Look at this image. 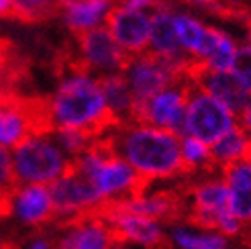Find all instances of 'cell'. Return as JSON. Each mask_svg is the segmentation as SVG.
<instances>
[{
    "instance_id": "obj_1",
    "label": "cell",
    "mask_w": 251,
    "mask_h": 249,
    "mask_svg": "<svg viewBox=\"0 0 251 249\" xmlns=\"http://www.w3.org/2000/svg\"><path fill=\"white\" fill-rule=\"evenodd\" d=\"M112 151L137 172L145 186L180 176V137L141 123L117 124L104 133Z\"/></svg>"
},
{
    "instance_id": "obj_2",
    "label": "cell",
    "mask_w": 251,
    "mask_h": 249,
    "mask_svg": "<svg viewBox=\"0 0 251 249\" xmlns=\"http://www.w3.org/2000/svg\"><path fill=\"white\" fill-rule=\"evenodd\" d=\"M47 102L53 131L74 129L92 137H102L106 131L117 127L108 115L100 84L92 78V74L76 72L61 76L55 94Z\"/></svg>"
},
{
    "instance_id": "obj_3",
    "label": "cell",
    "mask_w": 251,
    "mask_h": 249,
    "mask_svg": "<svg viewBox=\"0 0 251 249\" xmlns=\"http://www.w3.org/2000/svg\"><path fill=\"white\" fill-rule=\"evenodd\" d=\"M72 168L90 180L104 206L119 204L145 188V182L127 161L112 151L104 135L74 159Z\"/></svg>"
},
{
    "instance_id": "obj_4",
    "label": "cell",
    "mask_w": 251,
    "mask_h": 249,
    "mask_svg": "<svg viewBox=\"0 0 251 249\" xmlns=\"http://www.w3.org/2000/svg\"><path fill=\"white\" fill-rule=\"evenodd\" d=\"M17 184L51 186L72 168V159L61 151L53 133L33 135L12 149Z\"/></svg>"
},
{
    "instance_id": "obj_5",
    "label": "cell",
    "mask_w": 251,
    "mask_h": 249,
    "mask_svg": "<svg viewBox=\"0 0 251 249\" xmlns=\"http://www.w3.org/2000/svg\"><path fill=\"white\" fill-rule=\"evenodd\" d=\"M233 127H237V115L233 110L227 108L221 100H217L215 96L192 86L186 104L184 135L194 137V139L206 145H212L223 135H227Z\"/></svg>"
},
{
    "instance_id": "obj_6",
    "label": "cell",
    "mask_w": 251,
    "mask_h": 249,
    "mask_svg": "<svg viewBox=\"0 0 251 249\" xmlns=\"http://www.w3.org/2000/svg\"><path fill=\"white\" fill-rule=\"evenodd\" d=\"M194 82L182 76L174 84H170L168 88L157 92L149 100L135 104V115L133 123L149 124V127H157L170 131L174 135L182 137L184 135V117H186V104L188 96H190Z\"/></svg>"
},
{
    "instance_id": "obj_7",
    "label": "cell",
    "mask_w": 251,
    "mask_h": 249,
    "mask_svg": "<svg viewBox=\"0 0 251 249\" xmlns=\"http://www.w3.org/2000/svg\"><path fill=\"white\" fill-rule=\"evenodd\" d=\"M49 192H51L53 198L55 219H61L66 223L78 221L82 217L98 215L104 208L102 198L98 196L90 180L84 178L74 168H70V172H66L59 180H55L49 186Z\"/></svg>"
},
{
    "instance_id": "obj_8",
    "label": "cell",
    "mask_w": 251,
    "mask_h": 249,
    "mask_svg": "<svg viewBox=\"0 0 251 249\" xmlns=\"http://www.w3.org/2000/svg\"><path fill=\"white\" fill-rule=\"evenodd\" d=\"M123 76L131 88L135 104H141L164 88H168L170 84L182 78L184 74H180L170 61L145 51L141 55H133L129 59Z\"/></svg>"
},
{
    "instance_id": "obj_9",
    "label": "cell",
    "mask_w": 251,
    "mask_h": 249,
    "mask_svg": "<svg viewBox=\"0 0 251 249\" xmlns=\"http://www.w3.org/2000/svg\"><path fill=\"white\" fill-rule=\"evenodd\" d=\"M78 57L84 70L96 72L98 78L123 74L131 55H127L112 39L106 27H98L78 35Z\"/></svg>"
},
{
    "instance_id": "obj_10",
    "label": "cell",
    "mask_w": 251,
    "mask_h": 249,
    "mask_svg": "<svg viewBox=\"0 0 251 249\" xmlns=\"http://www.w3.org/2000/svg\"><path fill=\"white\" fill-rule=\"evenodd\" d=\"M100 215L108 223V227L117 241L131 243V245L145 247V249H155L166 241L168 231L164 229V223L135 215L131 210L123 208L121 204L104 206Z\"/></svg>"
},
{
    "instance_id": "obj_11",
    "label": "cell",
    "mask_w": 251,
    "mask_h": 249,
    "mask_svg": "<svg viewBox=\"0 0 251 249\" xmlns=\"http://www.w3.org/2000/svg\"><path fill=\"white\" fill-rule=\"evenodd\" d=\"M4 215H10L23 227H43L55 219L49 186L17 184L4 196Z\"/></svg>"
},
{
    "instance_id": "obj_12",
    "label": "cell",
    "mask_w": 251,
    "mask_h": 249,
    "mask_svg": "<svg viewBox=\"0 0 251 249\" xmlns=\"http://www.w3.org/2000/svg\"><path fill=\"white\" fill-rule=\"evenodd\" d=\"M227 213H231L229 192L223 176L196 182L188 192V215L192 225L217 231L219 221Z\"/></svg>"
},
{
    "instance_id": "obj_13",
    "label": "cell",
    "mask_w": 251,
    "mask_h": 249,
    "mask_svg": "<svg viewBox=\"0 0 251 249\" xmlns=\"http://www.w3.org/2000/svg\"><path fill=\"white\" fill-rule=\"evenodd\" d=\"M106 29L112 39L127 55H141L149 47L151 35V15L141 10H129L115 4L106 17Z\"/></svg>"
},
{
    "instance_id": "obj_14",
    "label": "cell",
    "mask_w": 251,
    "mask_h": 249,
    "mask_svg": "<svg viewBox=\"0 0 251 249\" xmlns=\"http://www.w3.org/2000/svg\"><path fill=\"white\" fill-rule=\"evenodd\" d=\"M53 243L55 249H115L119 241L104 217L98 213L66 223L64 231Z\"/></svg>"
},
{
    "instance_id": "obj_15",
    "label": "cell",
    "mask_w": 251,
    "mask_h": 249,
    "mask_svg": "<svg viewBox=\"0 0 251 249\" xmlns=\"http://www.w3.org/2000/svg\"><path fill=\"white\" fill-rule=\"evenodd\" d=\"M188 78L194 82L196 88L215 96L227 108H231L235 115L241 113L243 106L251 98L231 72H210V70H204L200 64H194L190 72H188Z\"/></svg>"
},
{
    "instance_id": "obj_16",
    "label": "cell",
    "mask_w": 251,
    "mask_h": 249,
    "mask_svg": "<svg viewBox=\"0 0 251 249\" xmlns=\"http://www.w3.org/2000/svg\"><path fill=\"white\" fill-rule=\"evenodd\" d=\"M223 180L229 192V210L239 221L251 223V157L225 168Z\"/></svg>"
},
{
    "instance_id": "obj_17",
    "label": "cell",
    "mask_w": 251,
    "mask_h": 249,
    "mask_svg": "<svg viewBox=\"0 0 251 249\" xmlns=\"http://www.w3.org/2000/svg\"><path fill=\"white\" fill-rule=\"evenodd\" d=\"M123 208L131 210L135 215H141L153 221H168L180 213V200L178 196H174L172 192L166 190H149L147 186L143 190H139L135 196L127 198V200L119 202Z\"/></svg>"
},
{
    "instance_id": "obj_18",
    "label": "cell",
    "mask_w": 251,
    "mask_h": 249,
    "mask_svg": "<svg viewBox=\"0 0 251 249\" xmlns=\"http://www.w3.org/2000/svg\"><path fill=\"white\" fill-rule=\"evenodd\" d=\"M100 90H102L104 102L108 108V115L117 124H129L133 123L135 115V98L131 94V88L123 74L115 76H102L98 78Z\"/></svg>"
},
{
    "instance_id": "obj_19",
    "label": "cell",
    "mask_w": 251,
    "mask_h": 249,
    "mask_svg": "<svg viewBox=\"0 0 251 249\" xmlns=\"http://www.w3.org/2000/svg\"><path fill=\"white\" fill-rule=\"evenodd\" d=\"M166 239L174 249H229V239L221 233L198 225L178 223L168 233Z\"/></svg>"
},
{
    "instance_id": "obj_20",
    "label": "cell",
    "mask_w": 251,
    "mask_h": 249,
    "mask_svg": "<svg viewBox=\"0 0 251 249\" xmlns=\"http://www.w3.org/2000/svg\"><path fill=\"white\" fill-rule=\"evenodd\" d=\"M212 166L221 170L229 168L237 161H243L251 157V137L237 124L227 135H223L219 141L210 145Z\"/></svg>"
},
{
    "instance_id": "obj_21",
    "label": "cell",
    "mask_w": 251,
    "mask_h": 249,
    "mask_svg": "<svg viewBox=\"0 0 251 249\" xmlns=\"http://www.w3.org/2000/svg\"><path fill=\"white\" fill-rule=\"evenodd\" d=\"M174 23H176V33H178L182 49L190 57H194L196 49L206 33V25H202L190 15H182V12H174Z\"/></svg>"
},
{
    "instance_id": "obj_22",
    "label": "cell",
    "mask_w": 251,
    "mask_h": 249,
    "mask_svg": "<svg viewBox=\"0 0 251 249\" xmlns=\"http://www.w3.org/2000/svg\"><path fill=\"white\" fill-rule=\"evenodd\" d=\"M180 157L184 172H198L212 166L210 157V145L194 139V137H180Z\"/></svg>"
},
{
    "instance_id": "obj_23",
    "label": "cell",
    "mask_w": 251,
    "mask_h": 249,
    "mask_svg": "<svg viewBox=\"0 0 251 249\" xmlns=\"http://www.w3.org/2000/svg\"><path fill=\"white\" fill-rule=\"evenodd\" d=\"M12 17L21 21H41L61 10L59 0H10Z\"/></svg>"
},
{
    "instance_id": "obj_24",
    "label": "cell",
    "mask_w": 251,
    "mask_h": 249,
    "mask_svg": "<svg viewBox=\"0 0 251 249\" xmlns=\"http://www.w3.org/2000/svg\"><path fill=\"white\" fill-rule=\"evenodd\" d=\"M53 139L57 141V145L61 147V151H64L72 161L76 159L78 155H82L88 147H90L98 137H92L84 131H74V129H57L53 131Z\"/></svg>"
},
{
    "instance_id": "obj_25",
    "label": "cell",
    "mask_w": 251,
    "mask_h": 249,
    "mask_svg": "<svg viewBox=\"0 0 251 249\" xmlns=\"http://www.w3.org/2000/svg\"><path fill=\"white\" fill-rule=\"evenodd\" d=\"M235 55H237V43L231 39L227 33H223L217 49L212 51V55L202 64V68L204 70H210V72H231Z\"/></svg>"
},
{
    "instance_id": "obj_26",
    "label": "cell",
    "mask_w": 251,
    "mask_h": 249,
    "mask_svg": "<svg viewBox=\"0 0 251 249\" xmlns=\"http://www.w3.org/2000/svg\"><path fill=\"white\" fill-rule=\"evenodd\" d=\"M231 74L239 80V84L251 96V39L237 45V55H235V61H233Z\"/></svg>"
},
{
    "instance_id": "obj_27",
    "label": "cell",
    "mask_w": 251,
    "mask_h": 249,
    "mask_svg": "<svg viewBox=\"0 0 251 249\" xmlns=\"http://www.w3.org/2000/svg\"><path fill=\"white\" fill-rule=\"evenodd\" d=\"M17 186L15 168H12V151L0 147V194H8Z\"/></svg>"
},
{
    "instance_id": "obj_28",
    "label": "cell",
    "mask_w": 251,
    "mask_h": 249,
    "mask_svg": "<svg viewBox=\"0 0 251 249\" xmlns=\"http://www.w3.org/2000/svg\"><path fill=\"white\" fill-rule=\"evenodd\" d=\"M237 124L251 137V98L247 100V104L243 106V110L237 115Z\"/></svg>"
},
{
    "instance_id": "obj_29",
    "label": "cell",
    "mask_w": 251,
    "mask_h": 249,
    "mask_svg": "<svg viewBox=\"0 0 251 249\" xmlns=\"http://www.w3.org/2000/svg\"><path fill=\"white\" fill-rule=\"evenodd\" d=\"M25 249H55V243L51 239L43 237V235H39V237H33L27 245H25Z\"/></svg>"
},
{
    "instance_id": "obj_30",
    "label": "cell",
    "mask_w": 251,
    "mask_h": 249,
    "mask_svg": "<svg viewBox=\"0 0 251 249\" xmlns=\"http://www.w3.org/2000/svg\"><path fill=\"white\" fill-rule=\"evenodd\" d=\"M0 17H12V2L10 0H0Z\"/></svg>"
},
{
    "instance_id": "obj_31",
    "label": "cell",
    "mask_w": 251,
    "mask_h": 249,
    "mask_svg": "<svg viewBox=\"0 0 251 249\" xmlns=\"http://www.w3.org/2000/svg\"><path fill=\"white\" fill-rule=\"evenodd\" d=\"M4 196L6 194H0V215H4Z\"/></svg>"
},
{
    "instance_id": "obj_32",
    "label": "cell",
    "mask_w": 251,
    "mask_h": 249,
    "mask_svg": "<svg viewBox=\"0 0 251 249\" xmlns=\"http://www.w3.org/2000/svg\"><path fill=\"white\" fill-rule=\"evenodd\" d=\"M194 2H200V4H215L217 0H194Z\"/></svg>"
},
{
    "instance_id": "obj_33",
    "label": "cell",
    "mask_w": 251,
    "mask_h": 249,
    "mask_svg": "<svg viewBox=\"0 0 251 249\" xmlns=\"http://www.w3.org/2000/svg\"><path fill=\"white\" fill-rule=\"evenodd\" d=\"M0 249H6V243H4V239L0 237Z\"/></svg>"
},
{
    "instance_id": "obj_34",
    "label": "cell",
    "mask_w": 251,
    "mask_h": 249,
    "mask_svg": "<svg viewBox=\"0 0 251 249\" xmlns=\"http://www.w3.org/2000/svg\"><path fill=\"white\" fill-rule=\"evenodd\" d=\"M159 2H164V0H159Z\"/></svg>"
}]
</instances>
